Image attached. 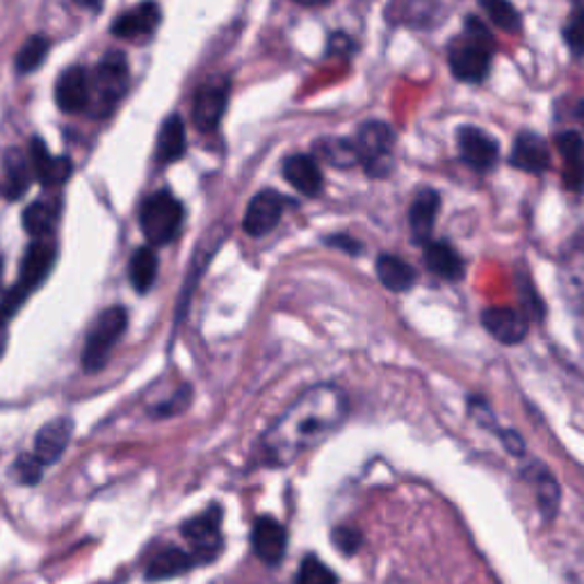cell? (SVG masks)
Segmentation results:
<instances>
[{"instance_id": "39", "label": "cell", "mask_w": 584, "mask_h": 584, "mask_svg": "<svg viewBox=\"0 0 584 584\" xmlns=\"http://www.w3.org/2000/svg\"><path fill=\"white\" fill-rule=\"evenodd\" d=\"M327 245L338 247V249L348 252L352 256H357L361 252V245L354 241V237H348V235H331V237H327Z\"/></svg>"}, {"instance_id": "40", "label": "cell", "mask_w": 584, "mask_h": 584, "mask_svg": "<svg viewBox=\"0 0 584 584\" xmlns=\"http://www.w3.org/2000/svg\"><path fill=\"white\" fill-rule=\"evenodd\" d=\"M500 441L504 443V447H507L512 455H516V457L525 455V443L516 432H512V430L510 432H500Z\"/></svg>"}, {"instance_id": "43", "label": "cell", "mask_w": 584, "mask_h": 584, "mask_svg": "<svg viewBox=\"0 0 584 584\" xmlns=\"http://www.w3.org/2000/svg\"><path fill=\"white\" fill-rule=\"evenodd\" d=\"M0 279H3V258H0Z\"/></svg>"}, {"instance_id": "34", "label": "cell", "mask_w": 584, "mask_h": 584, "mask_svg": "<svg viewBox=\"0 0 584 584\" xmlns=\"http://www.w3.org/2000/svg\"><path fill=\"white\" fill-rule=\"evenodd\" d=\"M482 10L489 12L493 23L504 33H518L521 31V14L512 3H502V0H487Z\"/></svg>"}, {"instance_id": "2", "label": "cell", "mask_w": 584, "mask_h": 584, "mask_svg": "<svg viewBox=\"0 0 584 584\" xmlns=\"http://www.w3.org/2000/svg\"><path fill=\"white\" fill-rule=\"evenodd\" d=\"M495 42L487 25L470 16L466 21V39L449 48V69L464 83H482L491 69Z\"/></svg>"}, {"instance_id": "25", "label": "cell", "mask_w": 584, "mask_h": 584, "mask_svg": "<svg viewBox=\"0 0 584 584\" xmlns=\"http://www.w3.org/2000/svg\"><path fill=\"white\" fill-rule=\"evenodd\" d=\"M424 265L445 281H459L466 272V265L459 252L455 247H449L447 243L424 245Z\"/></svg>"}, {"instance_id": "16", "label": "cell", "mask_w": 584, "mask_h": 584, "mask_svg": "<svg viewBox=\"0 0 584 584\" xmlns=\"http://www.w3.org/2000/svg\"><path fill=\"white\" fill-rule=\"evenodd\" d=\"M283 178L304 197H317L323 192V172L311 155H288L281 165Z\"/></svg>"}, {"instance_id": "30", "label": "cell", "mask_w": 584, "mask_h": 584, "mask_svg": "<svg viewBox=\"0 0 584 584\" xmlns=\"http://www.w3.org/2000/svg\"><path fill=\"white\" fill-rule=\"evenodd\" d=\"M58 220V206L50 201H35L28 208L23 210V229L28 231L37 241H44V237L52 231Z\"/></svg>"}, {"instance_id": "23", "label": "cell", "mask_w": 584, "mask_h": 584, "mask_svg": "<svg viewBox=\"0 0 584 584\" xmlns=\"http://www.w3.org/2000/svg\"><path fill=\"white\" fill-rule=\"evenodd\" d=\"M523 475H525V480L529 482V487L535 489L539 510L546 516V521L554 518L557 510H560V484H557L550 470L544 464H533L523 470Z\"/></svg>"}, {"instance_id": "41", "label": "cell", "mask_w": 584, "mask_h": 584, "mask_svg": "<svg viewBox=\"0 0 584 584\" xmlns=\"http://www.w3.org/2000/svg\"><path fill=\"white\" fill-rule=\"evenodd\" d=\"M5 348H8V323L0 320V357L5 354Z\"/></svg>"}, {"instance_id": "31", "label": "cell", "mask_w": 584, "mask_h": 584, "mask_svg": "<svg viewBox=\"0 0 584 584\" xmlns=\"http://www.w3.org/2000/svg\"><path fill=\"white\" fill-rule=\"evenodd\" d=\"M564 295L575 308H584V252L569 254L562 265Z\"/></svg>"}, {"instance_id": "26", "label": "cell", "mask_w": 584, "mask_h": 584, "mask_svg": "<svg viewBox=\"0 0 584 584\" xmlns=\"http://www.w3.org/2000/svg\"><path fill=\"white\" fill-rule=\"evenodd\" d=\"M185 124L178 115H172L163 121L161 130H157L155 140V161L161 165H170L185 153Z\"/></svg>"}, {"instance_id": "20", "label": "cell", "mask_w": 584, "mask_h": 584, "mask_svg": "<svg viewBox=\"0 0 584 584\" xmlns=\"http://www.w3.org/2000/svg\"><path fill=\"white\" fill-rule=\"evenodd\" d=\"M482 325L487 331L504 342V344H518L527 336V317L514 308H489L482 313Z\"/></svg>"}, {"instance_id": "13", "label": "cell", "mask_w": 584, "mask_h": 584, "mask_svg": "<svg viewBox=\"0 0 584 584\" xmlns=\"http://www.w3.org/2000/svg\"><path fill=\"white\" fill-rule=\"evenodd\" d=\"M56 101L58 108L67 115L90 108V75L83 67H69L62 71L56 85Z\"/></svg>"}, {"instance_id": "15", "label": "cell", "mask_w": 584, "mask_h": 584, "mask_svg": "<svg viewBox=\"0 0 584 584\" xmlns=\"http://www.w3.org/2000/svg\"><path fill=\"white\" fill-rule=\"evenodd\" d=\"M71 434H73V422L69 418H58V420L46 422L35 436V453H33L35 459L42 466L56 464L65 455Z\"/></svg>"}, {"instance_id": "4", "label": "cell", "mask_w": 584, "mask_h": 584, "mask_svg": "<svg viewBox=\"0 0 584 584\" xmlns=\"http://www.w3.org/2000/svg\"><path fill=\"white\" fill-rule=\"evenodd\" d=\"M128 92V62L121 52H108L92 71L90 105L96 115L113 113Z\"/></svg>"}, {"instance_id": "3", "label": "cell", "mask_w": 584, "mask_h": 584, "mask_svg": "<svg viewBox=\"0 0 584 584\" xmlns=\"http://www.w3.org/2000/svg\"><path fill=\"white\" fill-rule=\"evenodd\" d=\"M128 327V315L121 306L105 308L96 315V320L90 327L83 348V367L85 373H98L108 363L115 344L121 340Z\"/></svg>"}, {"instance_id": "27", "label": "cell", "mask_w": 584, "mask_h": 584, "mask_svg": "<svg viewBox=\"0 0 584 584\" xmlns=\"http://www.w3.org/2000/svg\"><path fill=\"white\" fill-rule=\"evenodd\" d=\"M377 277L382 285L393 292H407L416 283V272L411 265L393 254H382L377 258Z\"/></svg>"}, {"instance_id": "6", "label": "cell", "mask_w": 584, "mask_h": 584, "mask_svg": "<svg viewBox=\"0 0 584 584\" xmlns=\"http://www.w3.org/2000/svg\"><path fill=\"white\" fill-rule=\"evenodd\" d=\"M183 224V206L167 192H153L140 208V229L151 245H167L178 235Z\"/></svg>"}, {"instance_id": "24", "label": "cell", "mask_w": 584, "mask_h": 584, "mask_svg": "<svg viewBox=\"0 0 584 584\" xmlns=\"http://www.w3.org/2000/svg\"><path fill=\"white\" fill-rule=\"evenodd\" d=\"M195 564L197 562L190 552H185L178 546H165L163 550H157L151 557V562L144 573H147V580L157 582V580H170L185 571H190Z\"/></svg>"}, {"instance_id": "5", "label": "cell", "mask_w": 584, "mask_h": 584, "mask_svg": "<svg viewBox=\"0 0 584 584\" xmlns=\"http://www.w3.org/2000/svg\"><path fill=\"white\" fill-rule=\"evenodd\" d=\"M359 165L373 178H384L393 172L395 163V132L384 121H367L357 132Z\"/></svg>"}, {"instance_id": "35", "label": "cell", "mask_w": 584, "mask_h": 584, "mask_svg": "<svg viewBox=\"0 0 584 584\" xmlns=\"http://www.w3.org/2000/svg\"><path fill=\"white\" fill-rule=\"evenodd\" d=\"M564 39L575 56H584V8H575L569 14V21L564 25Z\"/></svg>"}, {"instance_id": "22", "label": "cell", "mask_w": 584, "mask_h": 584, "mask_svg": "<svg viewBox=\"0 0 584 584\" xmlns=\"http://www.w3.org/2000/svg\"><path fill=\"white\" fill-rule=\"evenodd\" d=\"M33 165L31 157L19 149H8L3 153V195L10 201L21 199L28 192L33 183Z\"/></svg>"}, {"instance_id": "7", "label": "cell", "mask_w": 584, "mask_h": 584, "mask_svg": "<svg viewBox=\"0 0 584 584\" xmlns=\"http://www.w3.org/2000/svg\"><path fill=\"white\" fill-rule=\"evenodd\" d=\"M222 507L212 504L206 512L185 521L180 533L192 546L195 562H212L220 554L224 541H222Z\"/></svg>"}, {"instance_id": "17", "label": "cell", "mask_w": 584, "mask_h": 584, "mask_svg": "<svg viewBox=\"0 0 584 584\" xmlns=\"http://www.w3.org/2000/svg\"><path fill=\"white\" fill-rule=\"evenodd\" d=\"M31 165L33 174L42 185H46V188H58V185L67 183L69 176L73 174V165L69 157L50 155L46 144L37 138L31 142Z\"/></svg>"}, {"instance_id": "1", "label": "cell", "mask_w": 584, "mask_h": 584, "mask_svg": "<svg viewBox=\"0 0 584 584\" xmlns=\"http://www.w3.org/2000/svg\"><path fill=\"white\" fill-rule=\"evenodd\" d=\"M348 397L331 384L308 388L262 436L265 462L288 466L308 449L325 443L348 418Z\"/></svg>"}, {"instance_id": "33", "label": "cell", "mask_w": 584, "mask_h": 584, "mask_svg": "<svg viewBox=\"0 0 584 584\" xmlns=\"http://www.w3.org/2000/svg\"><path fill=\"white\" fill-rule=\"evenodd\" d=\"M295 584H338V577L325 562L317 560L315 554H308L300 564Z\"/></svg>"}, {"instance_id": "36", "label": "cell", "mask_w": 584, "mask_h": 584, "mask_svg": "<svg viewBox=\"0 0 584 584\" xmlns=\"http://www.w3.org/2000/svg\"><path fill=\"white\" fill-rule=\"evenodd\" d=\"M42 464L35 455H23L14 462V475L21 484H37L42 480Z\"/></svg>"}, {"instance_id": "21", "label": "cell", "mask_w": 584, "mask_h": 584, "mask_svg": "<svg viewBox=\"0 0 584 584\" xmlns=\"http://www.w3.org/2000/svg\"><path fill=\"white\" fill-rule=\"evenodd\" d=\"M557 149L564 161V183L573 192L584 190V140L575 130H564L557 136Z\"/></svg>"}, {"instance_id": "32", "label": "cell", "mask_w": 584, "mask_h": 584, "mask_svg": "<svg viewBox=\"0 0 584 584\" xmlns=\"http://www.w3.org/2000/svg\"><path fill=\"white\" fill-rule=\"evenodd\" d=\"M48 48H50V42L44 35H33L25 39V44L16 52V71L31 73L37 67H42L48 56Z\"/></svg>"}, {"instance_id": "42", "label": "cell", "mask_w": 584, "mask_h": 584, "mask_svg": "<svg viewBox=\"0 0 584 584\" xmlns=\"http://www.w3.org/2000/svg\"><path fill=\"white\" fill-rule=\"evenodd\" d=\"M577 119H580V124L584 126V101L577 105Z\"/></svg>"}, {"instance_id": "12", "label": "cell", "mask_w": 584, "mask_h": 584, "mask_svg": "<svg viewBox=\"0 0 584 584\" xmlns=\"http://www.w3.org/2000/svg\"><path fill=\"white\" fill-rule=\"evenodd\" d=\"M252 546L260 562H265L268 567H277L283 560L288 548L285 527L272 516H260L252 529Z\"/></svg>"}, {"instance_id": "19", "label": "cell", "mask_w": 584, "mask_h": 584, "mask_svg": "<svg viewBox=\"0 0 584 584\" xmlns=\"http://www.w3.org/2000/svg\"><path fill=\"white\" fill-rule=\"evenodd\" d=\"M52 265H56V247L48 241H35L23 256L21 279L16 285H21L25 292H31L50 275Z\"/></svg>"}, {"instance_id": "8", "label": "cell", "mask_w": 584, "mask_h": 584, "mask_svg": "<svg viewBox=\"0 0 584 584\" xmlns=\"http://www.w3.org/2000/svg\"><path fill=\"white\" fill-rule=\"evenodd\" d=\"M457 144H459L462 161L477 172L491 170L498 163V155H500L498 142L482 128L462 126L457 132Z\"/></svg>"}, {"instance_id": "18", "label": "cell", "mask_w": 584, "mask_h": 584, "mask_svg": "<svg viewBox=\"0 0 584 584\" xmlns=\"http://www.w3.org/2000/svg\"><path fill=\"white\" fill-rule=\"evenodd\" d=\"M441 210V197L436 190H420L409 208V226L413 241L420 245H430L434 224Z\"/></svg>"}, {"instance_id": "29", "label": "cell", "mask_w": 584, "mask_h": 584, "mask_svg": "<svg viewBox=\"0 0 584 584\" xmlns=\"http://www.w3.org/2000/svg\"><path fill=\"white\" fill-rule=\"evenodd\" d=\"M128 275H130L132 288H136L140 295L149 292L151 285L155 283V277H157V256H155V252L151 247H140L130 258Z\"/></svg>"}, {"instance_id": "11", "label": "cell", "mask_w": 584, "mask_h": 584, "mask_svg": "<svg viewBox=\"0 0 584 584\" xmlns=\"http://www.w3.org/2000/svg\"><path fill=\"white\" fill-rule=\"evenodd\" d=\"M161 21H163L161 8L155 3H140L117 16V21L113 23V35L128 42L149 39L157 31Z\"/></svg>"}, {"instance_id": "14", "label": "cell", "mask_w": 584, "mask_h": 584, "mask_svg": "<svg viewBox=\"0 0 584 584\" xmlns=\"http://www.w3.org/2000/svg\"><path fill=\"white\" fill-rule=\"evenodd\" d=\"M510 161L516 170L527 172V174H544L550 170V149L544 138H539L537 132H521L514 140Z\"/></svg>"}, {"instance_id": "9", "label": "cell", "mask_w": 584, "mask_h": 584, "mask_svg": "<svg viewBox=\"0 0 584 584\" xmlns=\"http://www.w3.org/2000/svg\"><path fill=\"white\" fill-rule=\"evenodd\" d=\"M226 103H229V83L224 78L220 81H210L206 85H201L195 94V103H192V119L195 126L199 130H215L218 124L224 117L226 110Z\"/></svg>"}, {"instance_id": "37", "label": "cell", "mask_w": 584, "mask_h": 584, "mask_svg": "<svg viewBox=\"0 0 584 584\" xmlns=\"http://www.w3.org/2000/svg\"><path fill=\"white\" fill-rule=\"evenodd\" d=\"M518 300H521V306H523V315H529V317H544V304L539 300V295L535 292L533 283H529L525 277H521V285H518Z\"/></svg>"}, {"instance_id": "38", "label": "cell", "mask_w": 584, "mask_h": 584, "mask_svg": "<svg viewBox=\"0 0 584 584\" xmlns=\"http://www.w3.org/2000/svg\"><path fill=\"white\" fill-rule=\"evenodd\" d=\"M334 544L344 554H354L361 548V533L354 527H336L334 529Z\"/></svg>"}, {"instance_id": "28", "label": "cell", "mask_w": 584, "mask_h": 584, "mask_svg": "<svg viewBox=\"0 0 584 584\" xmlns=\"http://www.w3.org/2000/svg\"><path fill=\"white\" fill-rule=\"evenodd\" d=\"M315 153L320 155V161L338 167V170H350L354 165H359V155H357V147L352 140H344V138H323L315 142Z\"/></svg>"}, {"instance_id": "10", "label": "cell", "mask_w": 584, "mask_h": 584, "mask_svg": "<svg viewBox=\"0 0 584 584\" xmlns=\"http://www.w3.org/2000/svg\"><path fill=\"white\" fill-rule=\"evenodd\" d=\"M283 206H285V199L277 190H262V192H258L249 201V206H247L245 220H243V229L252 237L268 235L281 222Z\"/></svg>"}]
</instances>
